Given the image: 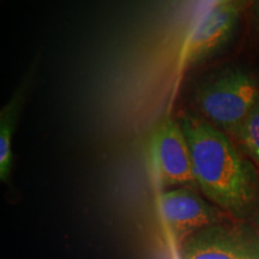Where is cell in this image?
<instances>
[{
    "mask_svg": "<svg viewBox=\"0 0 259 259\" xmlns=\"http://www.w3.org/2000/svg\"><path fill=\"white\" fill-rule=\"evenodd\" d=\"M179 124L189 142L197 186L225 211L242 218L258 198L257 171L225 132L185 114Z\"/></svg>",
    "mask_w": 259,
    "mask_h": 259,
    "instance_id": "obj_1",
    "label": "cell"
},
{
    "mask_svg": "<svg viewBox=\"0 0 259 259\" xmlns=\"http://www.w3.org/2000/svg\"><path fill=\"white\" fill-rule=\"evenodd\" d=\"M259 102V87L251 73L229 69L203 83L196 92V103L215 127L236 136Z\"/></svg>",
    "mask_w": 259,
    "mask_h": 259,
    "instance_id": "obj_2",
    "label": "cell"
},
{
    "mask_svg": "<svg viewBox=\"0 0 259 259\" xmlns=\"http://www.w3.org/2000/svg\"><path fill=\"white\" fill-rule=\"evenodd\" d=\"M149 156L157 185H197L190 145L179 121L164 118L149 136Z\"/></svg>",
    "mask_w": 259,
    "mask_h": 259,
    "instance_id": "obj_3",
    "label": "cell"
},
{
    "mask_svg": "<svg viewBox=\"0 0 259 259\" xmlns=\"http://www.w3.org/2000/svg\"><path fill=\"white\" fill-rule=\"evenodd\" d=\"M241 4L216 2L205 9L190 31L181 53V69L193 66L218 53L234 34Z\"/></svg>",
    "mask_w": 259,
    "mask_h": 259,
    "instance_id": "obj_4",
    "label": "cell"
},
{
    "mask_svg": "<svg viewBox=\"0 0 259 259\" xmlns=\"http://www.w3.org/2000/svg\"><path fill=\"white\" fill-rule=\"evenodd\" d=\"M179 259H259V235L242 226L218 223L190 236Z\"/></svg>",
    "mask_w": 259,
    "mask_h": 259,
    "instance_id": "obj_5",
    "label": "cell"
},
{
    "mask_svg": "<svg viewBox=\"0 0 259 259\" xmlns=\"http://www.w3.org/2000/svg\"><path fill=\"white\" fill-rule=\"evenodd\" d=\"M160 209L177 250L197 232L225 220L221 210L189 187H177L161 193Z\"/></svg>",
    "mask_w": 259,
    "mask_h": 259,
    "instance_id": "obj_6",
    "label": "cell"
},
{
    "mask_svg": "<svg viewBox=\"0 0 259 259\" xmlns=\"http://www.w3.org/2000/svg\"><path fill=\"white\" fill-rule=\"evenodd\" d=\"M22 102V90L12 96L0 114V179H9L12 168V137Z\"/></svg>",
    "mask_w": 259,
    "mask_h": 259,
    "instance_id": "obj_7",
    "label": "cell"
},
{
    "mask_svg": "<svg viewBox=\"0 0 259 259\" xmlns=\"http://www.w3.org/2000/svg\"><path fill=\"white\" fill-rule=\"evenodd\" d=\"M235 137L245 153L259 163V102L246 118Z\"/></svg>",
    "mask_w": 259,
    "mask_h": 259,
    "instance_id": "obj_8",
    "label": "cell"
},
{
    "mask_svg": "<svg viewBox=\"0 0 259 259\" xmlns=\"http://www.w3.org/2000/svg\"><path fill=\"white\" fill-rule=\"evenodd\" d=\"M254 9H255V14H257V16L259 17V2L254 4Z\"/></svg>",
    "mask_w": 259,
    "mask_h": 259,
    "instance_id": "obj_9",
    "label": "cell"
}]
</instances>
